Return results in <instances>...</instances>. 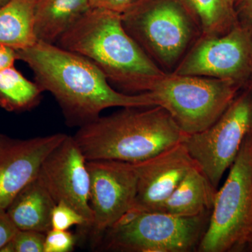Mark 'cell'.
I'll return each instance as SVG.
<instances>
[{"label": "cell", "mask_w": 252, "mask_h": 252, "mask_svg": "<svg viewBox=\"0 0 252 252\" xmlns=\"http://www.w3.org/2000/svg\"><path fill=\"white\" fill-rule=\"evenodd\" d=\"M16 54L31 68L42 91L54 96L71 127L91 124L112 107L158 106L153 94L120 92L90 60L56 44L37 41Z\"/></svg>", "instance_id": "1"}, {"label": "cell", "mask_w": 252, "mask_h": 252, "mask_svg": "<svg viewBox=\"0 0 252 252\" xmlns=\"http://www.w3.org/2000/svg\"><path fill=\"white\" fill-rule=\"evenodd\" d=\"M185 133L161 106L124 107L79 127L73 136L86 160L135 163L185 142Z\"/></svg>", "instance_id": "2"}, {"label": "cell", "mask_w": 252, "mask_h": 252, "mask_svg": "<svg viewBox=\"0 0 252 252\" xmlns=\"http://www.w3.org/2000/svg\"><path fill=\"white\" fill-rule=\"evenodd\" d=\"M56 44L90 60L124 94H142L149 77L163 72L126 31L122 14L111 10L93 8Z\"/></svg>", "instance_id": "3"}, {"label": "cell", "mask_w": 252, "mask_h": 252, "mask_svg": "<svg viewBox=\"0 0 252 252\" xmlns=\"http://www.w3.org/2000/svg\"><path fill=\"white\" fill-rule=\"evenodd\" d=\"M122 18L127 32L165 72H173L202 35L184 0H137Z\"/></svg>", "instance_id": "4"}, {"label": "cell", "mask_w": 252, "mask_h": 252, "mask_svg": "<svg viewBox=\"0 0 252 252\" xmlns=\"http://www.w3.org/2000/svg\"><path fill=\"white\" fill-rule=\"evenodd\" d=\"M243 89L233 81L163 72L149 77L142 94H153L158 105L189 135L212 125Z\"/></svg>", "instance_id": "5"}, {"label": "cell", "mask_w": 252, "mask_h": 252, "mask_svg": "<svg viewBox=\"0 0 252 252\" xmlns=\"http://www.w3.org/2000/svg\"><path fill=\"white\" fill-rule=\"evenodd\" d=\"M199 252L246 250L252 242V132L230 167L223 185L217 190Z\"/></svg>", "instance_id": "6"}, {"label": "cell", "mask_w": 252, "mask_h": 252, "mask_svg": "<svg viewBox=\"0 0 252 252\" xmlns=\"http://www.w3.org/2000/svg\"><path fill=\"white\" fill-rule=\"evenodd\" d=\"M210 212L182 217L160 212L138 211L130 221L114 225L104 233L106 249L124 252L196 250L206 230Z\"/></svg>", "instance_id": "7"}, {"label": "cell", "mask_w": 252, "mask_h": 252, "mask_svg": "<svg viewBox=\"0 0 252 252\" xmlns=\"http://www.w3.org/2000/svg\"><path fill=\"white\" fill-rule=\"evenodd\" d=\"M252 132V90L248 84L216 122L187 136L184 144L197 166L217 189Z\"/></svg>", "instance_id": "8"}, {"label": "cell", "mask_w": 252, "mask_h": 252, "mask_svg": "<svg viewBox=\"0 0 252 252\" xmlns=\"http://www.w3.org/2000/svg\"><path fill=\"white\" fill-rule=\"evenodd\" d=\"M173 72L233 81L245 87L252 75V30L239 24L222 35H201Z\"/></svg>", "instance_id": "9"}, {"label": "cell", "mask_w": 252, "mask_h": 252, "mask_svg": "<svg viewBox=\"0 0 252 252\" xmlns=\"http://www.w3.org/2000/svg\"><path fill=\"white\" fill-rule=\"evenodd\" d=\"M37 178L56 203L74 208L87 220L90 228L94 214L90 204L91 178L87 160L73 136L52 151L41 164Z\"/></svg>", "instance_id": "10"}, {"label": "cell", "mask_w": 252, "mask_h": 252, "mask_svg": "<svg viewBox=\"0 0 252 252\" xmlns=\"http://www.w3.org/2000/svg\"><path fill=\"white\" fill-rule=\"evenodd\" d=\"M90 174L91 228L105 233L135 203L137 177L132 163L114 160H88Z\"/></svg>", "instance_id": "11"}, {"label": "cell", "mask_w": 252, "mask_h": 252, "mask_svg": "<svg viewBox=\"0 0 252 252\" xmlns=\"http://www.w3.org/2000/svg\"><path fill=\"white\" fill-rule=\"evenodd\" d=\"M67 135L56 133L21 140L0 133V210L37 177L47 156Z\"/></svg>", "instance_id": "12"}, {"label": "cell", "mask_w": 252, "mask_h": 252, "mask_svg": "<svg viewBox=\"0 0 252 252\" xmlns=\"http://www.w3.org/2000/svg\"><path fill=\"white\" fill-rule=\"evenodd\" d=\"M132 165L137 177V193L132 208L144 212L157 211L187 172L196 166L184 142Z\"/></svg>", "instance_id": "13"}, {"label": "cell", "mask_w": 252, "mask_h": 252, "mask_svg": "<svg viewBox=\"0 0 252 252\" xmlns=\"http://www.w3.org/2000/svg\"><path fill=\"white\" fill-rule=\"evenodd\" d=\"M93 8L91 0H36L34 26L36 40L56 44Z\"/></svg>", "instance_id": "14"}, {"label": "cell", "mask_w": 252, "mask_h": 252, "mask_svg": "<svg viewBox=\"0 0 252 252\" xmlns=\"http://www.w3.org/2000/svg\"><path fill=\"white\" fill-rule=\"evenodd\" d=\"M56 202L36 177L16 195L6 211L18 230L47 233Z\"/></svg>", "instance_id": "15"}, {"label": "cell", "mask_w": 252, "mask_h": 252, "mask_svg": "<svg viewBox=\"0 0 252 252\" xmlns=\"http://www.w3.org/2000/svg\"><path fill=\"white\" fill-rule=\"evenodd\" d=\"M217 189L194 166L157 211L174 216L192 217L212 211Z\"/></svg>", "instance_id": "16"}, {"label": "cell", "mask_w": 252, "mask_h": 252, "mask_svg": "<svg viewBox=\"0 0 252 252\" xmlns=\"http://www.w3.org/2000/svg\"><path fill=\"white\" fill-rule=\"evenodd\" d=\"M36 0H9L0 7V45L16 51L34 45Z\"/></svg>", "instance_id": "17"}, {"label": "cell", "mask_w": 252, "mask_h": 252, "mask_svg": "<svg viewBox=\"0 0 252 252\" xmlns=\"http://www.w3.org/2000/svg\"><path fill=\"white\" fill-rule=\"evenodd\" d=\"M44 91L28 80L14 65L0 72V107L9 112H22L40 103Z\"/></svg>", "instance_id": "18"}, {"label": "cell", "mask_w": 252, "mask_h": 252, "mask_svg": "<svg viewBox=\"0 0 252 252\" xmlns=\"http://www.w3.org/2000/svg\"><path fill=\"white\" fill-rule=\"evenodd\" d=\"M203 36L226 34L239 25L233 0H184Z\"/></svg>", "instance_id": "19"}, {"label": "cell", "mask_w": 252, "mask_h": 252, "mask_svg": "<svg viewBox=\"0 0 252 252\" xmlns=\"http://www.w3.org/2000/svg\"><path fill=\"white\" fill-rule=\"evenodd\" d=\"M46 234L35 230H18L0 252H44Z\"/></svg>", "instance_id": "20"}, {"label": "cell", "mask_w": 252, "mask_h": 252, "mask_svg": "<svg viewBox=\"0 0 252 252\" xmlns=\"http://www.w3.org/2000/svg\"><path fill=\"white\" fill-rule=\"evenodd\" d=\"M74 225L89 228L87 220L74 208L64 203H56L51 214V229L68 230Z\"/></svg>", "instance_id": "21"}, {"label": "cell", "mask_w": 252, "mask_h": 252, "mask_svg": "<svg viewBox=\"0 0 252 252\" xmlns=\"http://www.w3.org/2000/svg\"><path fill=\"white\" fill-rule=\"evenodd\" d=\"M76 242L75 235L68 230L51 229L46 233L44 252H72Z\"/></svg>", "instance_id": "22"}, {"label": "cell", "mask_w": 252, "mask_h": 252, "mask_svg": "<svg viewBox=\"0 0 252 252\" xmlns=\"http://www.w3.org/2000/svg\"><path fill=\"white\" fill-rule=\"evenodd\" d=\"M18 229L5 210H0V250L14 238Z\"/></svg>", "instance_id": "23"}, {"label": "cell", "mask_w": 252, "mask_h": 252, "mask_svg": "<svg viewBox=\"0 0 252 252\" xmlns=\"http://www.w3.org/2000/svg\"><path fill=\"white\" fill-rule=\"evenodd\" d=\"M239 24L252 28V0H233Z\"/></svg>", "instance_id": "24"}, {"label": "cell", "mask_w": 252, "mask_h": 252, "mask_svg": "<svg viewBox=\"0 0 252 252\" xmlns=\"http://www.w3.org/2000/svg\"><path fill=\"white\" fill-rule=\"evenodd\" d=\"M137 0H91L94 8H102L122 14Z\"/></svg>", "instance_id": "25"}, {"label": "cell", "mask_w": 252, "mask_h": 252, "mask_svg": "<svg viewBox=\"0 0 252 252\" xmlns=\"http://www.w3.org/2000/svg\"><path fill=\"white\" fill-rule=\"evenodd\" d=\"M16 50L8 46L0 45V72L6 68L14 65L17 61Z\"/></svg>", "instance_id": "26"}, {"label": "cell", "mask_w": 252, "mask_h": 252, "mask_svg": "<svg viewBox=\"0 0 252 252\" xmlns=\"http://www.w3.org/2000/svg\"><path fill=\"white\" fill-rule=\"evenodd\" d=\"M9 0H0V7L3 6V5L6 4Z\"/></svg>", "instance_id": "27"}, {"label": "cell", "mask_w": 252, "mask_h": 252, "mask_svg": "<svg viewBox=\"0 0 252 252\" xmlns=\"http://www.w3.org/2000/svg\"><path fill=\"white\" fill-rule=\"evenodd\" d=\"M246 250H248V251L252 252V242L247 247Z\"/></svg>", "instance_id": "28"}, {"label": "cell", "mask_w": 252, "mask_h": 252, "mask_svg": "<svg viewBox=\"0 0 252 252\" xmlns=\"http://www.w3.org/2000/svg\"><path fill=\"white\" fill-rule=\"evenodd\" d=\"M249 85H250V87H251L252 90V75L251 79H250V82H249Z\"/></svg>", "instance_id": "29"}, {"label": "cell", "mask_w": 252, "mask_h": 252, "mask_svg": "<svg viewBox=\"0 0 252 252\" xmlns=\"http://www.w3.org/2000/svg\"></svg>", "instance_id": "30"}]
</instances>
